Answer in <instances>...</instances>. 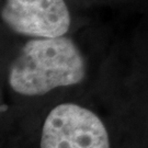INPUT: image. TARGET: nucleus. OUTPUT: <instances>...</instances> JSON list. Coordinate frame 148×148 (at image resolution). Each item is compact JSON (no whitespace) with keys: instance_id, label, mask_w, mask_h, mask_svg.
<instances>
[{"instance_id":"f257e3e1","label":"nucleus","mask_w":148,"mask_h":148,"mask_svg":"<svg viewBox=\"0 0 148 148\" xmlns=\"http://www.w3.org/2000/svg\"><path fill=\"white\" fill-rule=\"evenodd\" d=\"M86 63L77 45L66 36L35 37L11 64L9 85L14 92L36 97L85 79Z\"/></svg>"},{"instance_id":"f03ea898","label":"nucleus","mask_w":148,"mask_h":148,"mask_svg":"<svg viewBox=\"0 0 148 148\" xmlns=\"http://www.w3.org/2000/svg\"><path fill=\"white\" fill-rule=\"evenodd\" d=\"M40 148H111L104 123L76 103L56 106L45 117Z\"/></svg>"},{"instance_id":"7ed1b4c3","label":"nucleus","mask_w":148,"mask_h":148,"mask_svg":"<svg viewBox=\"0 0 148 148\" xmlns=\"http://www.w3.org/2000/svg\"><path fill=\"white\" fill-rule=\"evenodd\" d=\"M1 18L11 30L33 37L63 36L70 27L65 0H5Z\"/></svg>"}]
</instances>
